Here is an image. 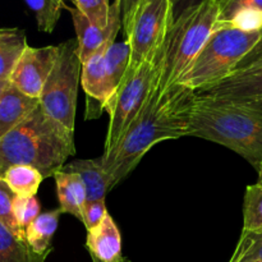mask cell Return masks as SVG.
Listing matches in <instances>:
<instances>
[{
    "label": "cell",
    "instance_id": "cell-1",
    "mask_svg": "<svg viewBox=\"0 0 262 262\" xmlns=\"http://www.w3.org/2000/svg\"><path fill=\"white\" fill-rule=\"evenodd\" d=\"M160 73L150 97L127 133L109 154L101 156L110 189L122 182L156 143L188 136L191 110L197 94L183 84L163 91Z\"/></svg>",
    "mask_w": 262,
    "mask_h": 262
},
{
    "label": "cell",
    "instance_id": "cell-2",
    "mask_svg": "<svg viewBox=\"0 0 262 262\" xmlns=\"http://www.w3.org/2000/svg\"><path fill=\"white\" fill-rule=\"evenodd\" d=\"M188 136L225 146L256 170L262 161V109L257 104L196 95Z\"/></svg>",
    "mask_w": 262,
    "mask_h": 262
},
{
    "label": "cell",
    "instance_id": "cell-3",
    "mask_svg": "<svg viewBox=\"0 0 262 262\" xmlns=\"http://www.w3.org/2000/svg\"><path fill=\"white\" fill-rule=\"evenodd\" d=\"M76 154L73 130L46 114L38 105L20 124L0 140V178L13 165H30L54 177Z\"/></svg>",
    "mask_w": 262,
    "mask_h": 262
},
{
    "label": "cell",
    "instance_id": "cell-4",
    "mask_svg": "<svg viewBox=\"0 0 262 262\" xmlns=\"http://www.w3.org/2000/svg\"><path fill=\"white\" fill-rule=\"evenodd\" d=\"M260 37L261 30L247 31L234 26L216 25L178 84L200 94L222 83L234 73L238 64L255 48Z\"/></svg>",
    "mask_w": 262,
    "mask_h": 262
},
{
    "label": "cell",
    "instance_id": "cell-5",
    "mask_svg": "<svg viewBox=\"0 0 262 262\" xmlns=\"http://www.w3.org/2000/svg\"><path fill=\"white\" fill-rule=\"evenodd\" d=\"M217 20L219 4L216 0H202L176 18L164 48L160 73L163 91L178 84L215 31Z\"/></svg>",
    "mask_w": 262,
    "mask_h": 262
},
{
    "label": "cell",
    "instance_id": "cell-6",
    "mask_svg": "<svg viewBox=\"0 0 262 262\" xmlns=\"http://www.w3.org/2000/svg\"><path fill=\"white\" fill-rule=\"evenodd\" d=\"M164 48L165 42L155 55L143 61L136 71L125 72L117 91L105 104L104 110L109 114V127L102 155L109 154L120 142L145 106L160 73Z\"/></svg>",
    "mask_w": 262,
    "mask_h": 262
},
{
    "label": "cell",
    "instance_id": "cell-7",
    "mask_svg": "<svg viewBox=\"0 0 262 262\" xmlns=\"http://www.w3.org/2000/svg\"><path fill=\"white\" fill-rule=\"evenodd\" d=\"M174 20L173 0H137L122 20L130 50L127 72L136 71L160 50Z\"/></svg>",
    "mask_w": 262,
    "mask_h": 262
},
{
    "label": "cell",
    "instance_id": "cell-8",
    "mask_svg": "<svg viewBox=\"0 0 262 262\" xmlns=\"http://www.w3.org/2000/svg\"><path fill=\"white\" fill-rule=\"evenodd\" d=\"M58 46V58L41 92L40 105L46 114L74 132L77 95L82 73L78 42L67 40Z\"/></svg>",
    "mask_w": 262,
    "mask_h": 262
},
{
    "label": "cell",
    "instance_id": "cell-9",
    "mask_svg": "<svg viewBox=\"0 0 262 262\" xmlns=\"http://www.w3.org/2000/svg\"><path fill=\"white\" fill-rule=\"evenodd\" d=\"M58 54V45L43 48H32L28 45L10 74V84L22 94L40 100L43 86L55 66Z\"/></svg>",
    "mask_w": 262,
    "mask_h": 262
},
{
    "label": "cell",
    "instance_id": "cell-10",
    "mask_svg": "<svg viewBox=\"0 0 262 262\" xmlns=\"http://www.w3.org/2000/svg\"><path fill=\"white\" fill-rule=\"evenodd\" d=\"M73 19L74 30L78 42V55L81 61H86L100 46L109 41H115L118 32L122 27V7L119 0H114L110 5L109 22L105 28L95 26L83 13L76 8H67Z\"/></svg>",
    "mask_w": 262,
    "mask_h": 262
},
{
    "label": "cell",
    "instance_id": "cell-11",
    "mask_svg": "<svg viewBox=\"0 0 262 262\" xmlns=\"http://www.w3.org/2000/svg\"><path fill=\"white\" fill-rule=\"evenodd\" d=\"M197 95L233 101L257 102L262 106V68L234 72L222 83Z\"/></svg>",
    "mask_w": 262,
    "mask_h": 262
},
{
    "label": "cell",
    "instance_id": "cell-12",
    "mask_svg": "<svg viewBox=\"0 0 262 262\" xmlns=\"http://www.w3.org/2000/svg\"><path fill=\"white\" fill-rule=\"evenodd\" d=\"M86 247L92 261L120 262L124 260L120 232L112 215L107 214L99 227L87 232Z\"/></svg>",
    "mask_w": 262,
    "mask_h": 262
},
{
    "label": "cell",
    "instance_id": "cell-13",
    "mask_svg": "<svg viewBox=\"0 0 262 262\" xmlns=\"http://www.w3.org/2000/svg\"><path fill=\"white\" fill-rule=\"evenodd\" d=\"M217 25L234 26L247 31L262 30V0H216Z\"/></svg>",
    "mask_w": 262,
    "mask_h": 262
},
{
    "label": "cell",
    "instance_id": "cell-14",
    "mask_svg": "<svg viewBox=\"0 0 262 262\" xmlns=\"http://www.w3.org/2000/svg\"><path fill=\"white\" fill-rule=\"evenodd\" d=\"M38 105L40 100L27 96L9 84L0 97V140L20 124Z\"/></svg>",
    "mask_w": 262,
    "mask_h": 262
},
{
    "label": "cell",
    "instance_id": "cell-15",
    "mask_svg": "<svg viewBox=\"0 0 262 262\" xmlns=\"http://www.w3.org/2000/svg\"><path fill=\"white\" fill-rule=\"evenodd\" d=\"M61 170L67 173H77L86 187V204L102 201L110 191L107 177L105 174L102 158L82 159L66 164Z\"/></svg>",
    "mask_w": 262,
    "mask_h": 262
},
{
    "label": "cell",
    "instance_id": "cell-16",
    "mask_svg": "<svg viewBox=\"0 0 262 262\" xmlns=\"http://www.w3.org/2000/svg\"><path fill=\"white\" fill-rule=\"evenodd\" d=\"M115 41H109L100 46L86 61L82 63L81 83L89 97L94 99L104 110L107 102L106 86H105V59L110 46Z\"/></svg>",
    "mask_w": 262,
    "mask_h": 262
},
{
    "label": "cell",
    "instance_id": "cell-17",
    "mask_svg": "<svg viewBox=\"0 0 262 262\" xmlns=\"http://www.w3.org/2000/svg\"><path fill=\"white\" fill-rule=\"evenodd\" d=\"M56 183V196L59 209L63 214H69L82 222V212L86 205V187L77 173L58 171L54 176Z\"/></svg>",
    "mask_w": 262,
    "mask_h": 262
},
{
    "label": "cell",
    "instance_id": "cell-18",
    "mask_svg": "<svg viewBox=\"0 0 262 262\" xmlns=\"http://www.w3.org/2000/svg\"><path fill=\"white\" fill-rule=\"evenodd\" d=\"M61 210L55 209L38 215L26 230V239L38 255H50L51 241L56 232Z\"/></svg>",
    "mask_w": 262,
    "mask_h": 262
},
{
    "label": "cell",
    "instance_id": "cell-19",
    "mask_svg": "<svg viewBox=\"0 0 262 262\" xmlns=\"http://www.w3.org/2000/svg\"><path fill=\"white\" fill-rule=\"evenodd\" d=\"M27 46L23 30L0 28V81H9L18 59Z\"/></svg>",
    "mask_w": 262,
    "mask_h": 262
},
{
    "label": "cell",
    "instance_id": "cell-20",
    "mask_svg": "<svg viewBox=\"0 0 262 262\" xmlns=\"http://www.w3.org/2000/svg\"><path fill=\"white\" fill-rule=\"evenodd\" d=\"M129 45L127 41L114 42L106 53L105 59V86H106L107 100L114 95L119 87L129 63Z\"/></svg>",
    "mask_w": 262,
    "mask_h": 262
},
{
    "label": "cell",
    "instance_id": "cell-21",
    "mask_svg": "<svg viewBox=\"0 0 262 262\" xmlns=\"http://www.w3.org/2000/svg\"><path fill=\"white\" fill-rule=\"evenodd\" d=\"M49 255H38L26 239H20L0 223V262H45Z\"/></svg>",
    "mask_w": 262,
    "mask_h": 262
},
{
    "label": "cell",
    "instance_id": "cell-22",
    "mask_svg": "<svg viewBox=\"0 0 262 262\" xmlns=\"http://www.w3.org/2000/svg\"><path fill=\"white\" fill-rule=\"evenodd\" d=\"M15 196L33 197L40 188L43 177L37 169L30 165H13L3 177Z\"/></svg>",
    "mask_w": 262,
    "mask_h": 262
},
{
    "label": "cell",
    "instance_id": "cell-23",
    "mask_svg": "<svg viewBox=\"0 0 262 262\" xmlns=\"http://www.w3.org/2000/svg\"><path fill=\"white\" fill-rule=\"evenodd\" d=\"M245 234H262V184L247 186L243 199Z\"/></svg>",
    "mask_w": 262,
    "mask_h": 262
},
{
    "label": "cell",
    "instance_id": "cell-24",
    "mask_svg": "<svg viewBox=\"0 0 262 262\" xmlns=\"http://www.w3.org/2000/svg\"><path fill=\"white\" fill-rule=\"evenodd\" d=\"M30 9L35 13L38 30L51 33L60 19L63 9H67L63 0H25Z\"/></svg>",
    "mask_w": 262,
    "mask_h": 262
},
{
    "label": "cell",
    "instance_id": "cell-25",
    "mask_svg": "<svg viewBox=\"0 0 262 262\" xmlns=\"http://www.w3.org/2000/svg\"><path fill=\"white\" fill-rule=\"evenodd\" d=\"M15 194L7 184V182L0 178V223L7 228L8 230L17 235L20 239H26V234L20 230L14 214H13V201ZM27 241V239H26Z\"/></svg>",
    "mask_w": 262,
    "mask_h": 262
},
{
    "label": "cell",
    "instance_id": "cell-26",
    "mask_svg": "<svg viewBox=\"0 0 262 262\" xmlns=\"http://www.w3.org/2000/svg\"><path fill=\"white\" fill-rule=\"evenodd\" d=\"M74 8L83 13L95 26L105 28L109 22V0H71Z\"/></svg>",
    "mask_w": 262,
    "mask_h": 262
},
{
    "label": "cell",
    "instance_id": "cell-27",
    "mask_svg": "<svg viewBox=\"0 0 262 262\" xmlns=\"http://www.w3.org/2000/svg\"><path fill=\"white\" fill-rule=\"evenodd\" d=\"M256 260L262 261V234L242 233L229 262H252Z\"/></svg>",
    "mask_w": 262,
    "mask_h": 262
},
{
    "label": "cell",
    "instance_id": "cell-28",
    "mask_svg": "<svg viewBox=\"0 0 262 262\" xmlns=\"http://www.w3.org/2000/svg\"><path fill=\"white\" fill-rule=\"evenodd\" d=\"M40 202L33 197H20L15 196L13 201V214H14L15 220L19 225L20 230L26 234L28 225L40 215Z\"/></svg>",
    "mask_w": 262,
    "mask_h": 262
},
{
    "label": "cell",
    "instance_id": "cell-29",
    "mask_svg": "<svg viewBox=\"0 0 262 262\" xmlns=\"http://www.w3.org/2000/svg\"><path fill=\"white\" fill-rule=\"evenodd\" d=\"M106 215L107 211L105 200H102V201L89 202V204L84 205L83 212H82V223L86 227L87 232L99 227Z\"/></svg>",
    "mask_w": 262,
    "mask_h": 262
},
{
    "label": "cell",
    "instance_id": "cell-30",
    "mask_svg": "<svg viewBox=\"0 0 262 262\" xmlns=\"http://www.w3.org/2000/svg\"><path fill=\"white\" fill-rule=\"evenodd\" d=\"M262 58V30H261V37L258 40V42L256 43L255 48L247 54V55L243 58V60L238 64V67L235 68L234 72H239V71H246L247 68H250L255 61L260 60Z\"/></svg>",
    "mask_w": 262,
    "mask_h": 262
},
{
    "label": "cell",
    "instance_id": "cell-31",
    "mask_svg": "<svg viewBox=\"0 0 262 262\" xmlns=\"http://www.w3.org/2000/svg\"><path fill=\"white\" fill-rule=\"evenodd\" d=\"M202 0H173L174 5V17H178L182 12H184L188 8L197 5L199 3H201Z\"/></svg>",
    "mask_w": 262,
    "mask_h": 262
},
{
    "label": "cell",
    "instance_id": "cell-32",
    "mask_svg": "<svg viewBox=\"0 0 262 262\" xmlns=\"http://www.w3.org/2000/svg\"><path fill=\"white\" fill-rule=\"evenodd\" d=\"M120 7H122V20L129 14V12L132 10V8L135 7V4L137 3V0H119Z\"/></svg>",
    "mask_w": 262,
    "mask_h": 262
},
{
    "label": "cell",
    "instance_id": "cell-33",
    "mask_svg": "<svg viewBox=\"0 0 262 262\" xmlns=\"http://www.w3.org/2000/svg\"><path fill=\"white\" fill-rule=\"evenodd\" d=\"M9 81H0V97H2V95L4 94V91L7 90V87L9 86Z\"/></svg>",
    "mask_w": 262,
    "mask_h": 262
},
{
    "label": "cell",
    "instance_id": "cell-34",
    "mask_svg": "<svg viewBox=\"0 0 262 262\" xmlns=\"http://www.w3.org/2000/svg\"><path fill=\"white\" fill-rule=\"evenodd\" d=\"M255 68H262V58L260 59V60L255 61V63H253L252 66H251L250 68H247V69H255ZM247 69H246V71H247Z\"/></svg>",
    "mask_w": 262,
    "mask_h": 262
},
{
    "label": "cell",
    "instance_id": "cell-35",
    "mask_svg": "<svg viewBox=\"0 0 262 262\" xmlns=\"http://www.w3.org/2000/svg\"><path fill=\"white\" fill-rule=\"evenodd\" d=\"M257 173H258V179H257V183H258V184H262V161H261V165H260V168H258Z\"/></svg>",
    "mask_w": 262,
    "mask_h": 262
},
{
    "label": "cell",
    "instance_id": "cell-36",
    "mask_svg": "<svg viewBox=\"0 0 262 262\" xmlns=\"http://www.w3.org/2000/svg\"><path fill=\"white\" fill-rule=\"evenodd\" d=\"M92 262H96V261H92ZM120 262H130L129 260H128V258L127 257H124V260H123V261H120Z\"/></svg>",
    "mask_w": 262,
    "mask_h": 262
},
{
    "label": "cell",
    "instance_id": "cell-37",
    "mask_svg": "<svg viewBox=\"0 0 262 262\" xmlns=\"http://www.w3.org/2000/svg\"><path fill=\"white\" fill-rule=\"evenodd\" d=\"M252 262H262L261 260H256V261H252Z\"/></svg>",
    "mask_w": 262,
    "mask_h": 262
},
{
    "label": "cell",
    "instance_id": "cell-38",
    "mask_svg": "<svg viewBox=\"0 0 262 262\" xmlns=\"http://www.w3.org/2000/svg\"><path fill=\"white\" fill-rule=\"evenodd\" d=\"M63 2H66V0H63Z\"/></svg>",
    "mask_w": 262,
    "mask_h": 262
}]
</instances>
